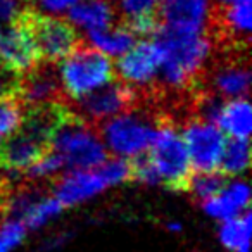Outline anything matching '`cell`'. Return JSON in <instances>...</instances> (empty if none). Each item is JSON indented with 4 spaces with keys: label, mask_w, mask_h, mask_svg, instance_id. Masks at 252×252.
I'll return each instance as SVG.
<instances>
[{
    "label": "cell",
    "mask_w": 252,
    "mask_h": 252,
    "mask_svg": "<svg viewBox=\"0 0 252 252\" xmlns=\"http://www.w3.org/2000/svg\"><path fill=\"white\" fill-rule=\"evenodd\" d=\"M158 128L156 112L149 105L135 100L130 111L102 121L97 126V131L116 156L133 158L149 151Z\"/></svg>",
    "instance_id": "cell-1"
},
{
    "label": "cell",
    "mask_w": 252,
    "mask_h": 252,
    "mask_svg": "<svg viewBox=\"0 0 252 252\" xmlns=\"http://www.w3.org/2000/svg\"><path fill=\"white\" fill-rule=\"evenodd\" d=\"M52 149L64 159V168L69 169H94L100 166L107 156V147L102 142L97 128L88 125L85 119L69 114L63 121L52 142Z\"/></svg>",
    "instance_id": "cell-2"
},
{
    "label": "cell",
    "mask_w": 252,
    "mask_h": 252,
    "mask_svg": "<svg viewBox=\"0 0 252 252\" xmlns=\"http://www.w3.org/2000/svg\"><path fill=\"white\" fill-rule=\"evenodd\" d=\"M59 74L67 98L74 100L114 80L116 69L107 54L81 40L76 49L61 61Z\"/></svg>",
    "instance_id": "cell-3"
},
{
    "label": "cell",
    "mask_w": 252,
    "mask_h": 252,
    "mask_svg": "<svg viewBox=\"0 0 252 252\" xmlns=\"http://www.w3.org/2000/svg\"><path fill=\"white\" fill-rule=\"evenodd\" d=\"M14 19L26 30L42 61L59 64L81 42L69 21L42 14L30 5H25Z\"/></svg>",
    "instance_id": "cell-4"
},
{
    "label": "cell",
    "mask_w": 252,
    "mask_h": 252,
    "mask_svg": "<svg viewBox=\"0 0 252 252\" xmlns=\"http://www.w3.org/2000/svg\"><path fill=\"white\" fill-rule=\"evenodd\" d=\"M147 154L156 168L159 183L173 192L189 190L193 168L185 142L176 128H158Z\"/></svg>",
    "instance_id": "cell-5"
},
{
    "label": "cell",
    "mask_w": 252,
    "mask_h": 252,
    "mask_svg": "<svg viewBox=\"0 0 252 252\" xmlns=\"http://www.w3.org/2000/svg\"><path fill=\"white\" fill-rule=\"evenodd\" d=\"M67 104L74 114L97 128L105 119L130 111L135 104V90L123 80L114 78L102 87L81 95L80 98L69 100Z\"/></svg>",
    "instance_id": "cell-6"
},
{
    "label": "cell",
    "mask_w": 252,
    "mask_h": 252,
    "mask_svg": "<svg viewBox=\"0 0 252 252\" xmlns=\"http://www.w3.org/2000/svg\"><path fill=\"white\" fill-rule=\"evenodd\" d=\"M182 135L192 161V168L197 171L218 169L226 140L216 125L202 119H190L182 126Z\"/></svg>",
    "instance_id": "cell-7"
},
{
    "label": "cell",
    "mask_w": 252,
    "mask_h": 252,
    "mask_svg": "<svg viewBox=\"0 0 252 252\" xmlns=\"http://www.w3.org/2000/svg\"><path fill=\"white\" fill-rule=\"evenodd\" d=\"M19 100L23 105L35 104H67L66 92H64L57 63L40 59L30 69L23 71L19 80Z\"/></svg>",
    "instance_id": "cell-8"
},
{
    "label": "cell",
    "mask_w": 252,
    "mask_h": 252,
    "mask_svg": "<svg viewBox=\"0 0 252 252\" xmlns=\"http://www.w3.org/2000/svg\"><path fill=\"white\" fill-rule=\"evenodd\" d=\"M161 66V54L152 42H138L119 57L116 74L130 87H145L154 81Z\"/></svg>",
    "instance_id": "cell-9"
},
{
    "label": "cell",
    "mask_w": 252,
    "mask_h": 252,
    "mask_svg": "<svg viewBox=\"0 0 252 252\" xmlns=\"http://www.w3.org/2000/svg\"><path fill=\"white\" fill-rule=\"evenodd\" d=\"M50 151V145L30 137L18 128L0 144V169L14 173L25 171L45 158Z\"/></svg>",
    "instance_id": "cell-10"
},
{
    "label": "cell",
    "mask_w": 252,
    "mask_h": 252,
    "mask_svg": "<svg viewBox=\"0 0 252 252\" xmlns=\"http://www.w3.org/2000/svg\"><path fill=\"white\" fill-rule=\"evenodd\" d=\"M209 7L211 0H161L159 21L161 26L178 32L202 33Z\"/></svg>",
    "instance_id": "cell-11"
},
{
    "label": "cell",
    "mask_w": 252,
    "mask_h": 252,
    "mask_svg": "<svg viewBox=\"0 0 252 252\" xmlns=\"http://www.w3.org/2000/svg\"><path fill=\"white\" fill-rule=\"evenodd\" d=\"M40 61L26 30L16 19L0 28V63L23 73Z\"/></svg>",
    "instance_id": "cell-12"
},
{
    "label": "cell",
    "mask_w": 252,
    "mask_h": 252,
    "mask_svg": "<svg viewBox=\"0 0 252 252\" xmlns=\"http://www.w3.org/2000/svg\"><path fill=\"white\" fill-rule=\"evenodd\" d=\"M54 187H56L57 200L63 204V207H69L97 195L98 192H102L109 185L100 176V173L97 171V168H94L74 169V171L56 180Z\"/></svg>",
    "instance_id": "cell-13"
},
{
    "label": "cell",
    "mask_w": 252,
    "mask_h": 252,
    "mask_svg": "<svg viewBox=\"0 0 252 252\" xmlns=\"http://www.w3.org/2000/svg\"><path fill=\"white\" fill-rule=\"evenodd\" d=\"M69 21L87 33L102 32L119 23V14L114 0H78L69 9Z\"/></svg>",
    "instance_id": "cell-14"
},
{
    "label": "cell",
    "mask_w": 252,
    "mask_h": 252,
    "mask_svg": "<svg viewBox=\"0 0 252 252\" xmlns=\"http://www.w3.org/2000/svg\"><path fill=\"white\" fill-rule=\"evenodd\" d=\"M119 21L137 36L152 35L161 26L159 2L161 0H114Z\"/></svg>",
    "instance_id": "cell-15"
},
{
    "label": "cell",
    "mask_w": 252,
    "mask_h": 252,
    "mask_svg": "<svg viewBox=\"0 0 252 252\" xmlns=\"http://www.w3.org/2000/svg\"><path fill=\"white\" fill-rule=\"evenodd\" d=\"M249 200H251V190L247 183L233 182L228 183L218 195L204 200L202 207L213 218L224 221L237 216L240 211L249 209Z\"/></svg>",
    "instance_id": "cell-16"
},
{
    "label": "cell",
    "mask_w": 252,
    "mask_h": 252,
    "mask_svg": "<svg viewBox=\"0 0 252 252\" xmlns=\"http://www.w3.org/2000/svg\"><path fill=\"white\" fill-rule=\"evenodd\" d=\"M216 126L233 138H249L252 126V111L247 97L230 98L223 104Z\"/></svg>",
    "instance_id": "cell-17"
},
{
    "label": "cell",
    "mask_w": 252,
    "mask_h": 252,
    "mask_svg": "<svg viewBox=\"0 0 252 252\" xmlns=\"http://www.w3.org/2000/svg\"><path fill=\"white\" fill-rule=\"evenodd\" d=\"M88 43L107 56H123L137 43V35L119 21L102 32H88Z\"/></svg>",
    "instance_id": "cell-18"
},
{
    "label": "cell",
    "mask_w": 252,
    "mask_h": 252,
    "mask_svg": "<svg viewBox=\"0 0 252 252\" xmlns=\"http://www.w3.org/2000/svg\"><path fill=\"white\" fill-rule=\"evenodd\" d=\"M251 226L252 218L249 209H245L242 216H233L230 220H224L220 228V238L223 245L233 252H249Z\"/></svg>",
    "instance_id": "cell-19"
},
{
    "label": "cell",
    "mask_w": 252,
    "mask_h": 252,
    "mask_svg": "<svg viewBox=\"0 0 252 252\" xmlns=\"http://www.w3.org/2000/svg\"><path fill=\"white\" fill-rule=\"evenodd\" d=\"M251 164V145L249 138H233L224 142L223 152H221L218 171H221L226 176L240 175L247 171Z\"/></svg>",
    "instance_id": "cell-20"
},
{
    "label": "cell",
    "mask_w": 252,
    "mask_h": 252,
    "mask_svg": "<svg viewBox=\"0 0 252 252\" xmlns=\"http://www.w3.org/2000/svg\"><path fill=\"white\" fill-rule=\"evenodd\" d=\"M226 185L228 176L218 171V169H214V171H197V175L193 173L192 178H190V185L187 192H190L202 204L204 200L218 195Z\"/></svg>",
    "instance_id": "cell-21"
},
{
    "label": "cell",
    "mask_w": 252,
    "mask_h": 252,
    "mask_svg": "<svg viewBox=\"0 0 252 252\" xmlns=\"http://www.w3.org/2000/svg\"><path fill=\"white\" fill-rule=\"evenodd\" d=\"M63 209V204L57 200V197L45 195L43 199H40L38 202L30 207V211L23 216L21 221L25 223L26 228H38L43 223H47L50 218L59 214Z\"/></svg>",
    "instance_id": "cell-22"
},
{
    "label": "cell",
    "mask_w": 252,
    "mask_h": 252,
    "mask_svg": "<svg viewBox=\"0 0 252 252\" xmlns=\"http://www.w3.org/2000/svg\"><path fill=\"white\" fill-rule=\"evenodd\" d=\"M97 171L105 180L107 185H116L131 180L130 161L121 158H107L100 166H97Z\"/></svg>",
    "instance_id": "cell-23"
},
{
    "label": "cell",
    "mask_w": 252,
    "mask_h": 252,
    "mask_svg": "<svg viewBox=\"0 0 252 252\" xmlns=\"http://www.w3.org/2000/svg\"><path fill=\"white\" fill-rule=\"evenodd\" d=\"M130 171H131V180H135V182L147 183V185H156V183H159L158 173H156V168H154V164H152L151 158H149L147 151L131 158Z\"/></svg>",
    "instance_id": "cell-24"
},
{
    "label": "cell",
    "mask_w": 252,
    "mask_h": 252,
    "mask_svg": "<svg viewBox=\"0 0 252 252\" xmlns=\"http://www.w3.org/2000/svg\"><path fill=\"white\" fill-rule=\"evenodd\" d=\"M26 235V226L19 220H4L0 224V252H11L21 244Z\"/></svg>",
    "instance_id": "cell-25"
},
{
    "label": "cell",
    "mask_w": 252,
    "mask_h": 252,
    "mask_svg": "<svg viewBox=\"0 0 252 252\" xmlns=\"http://www.w3.org/2000/svg\"><path fill=\"white\" fill-rule=\"evenodd\" d=\"M19 80H21V73L11 69L4 63H0V100L18 97Z\"/></svg>",
    "instance_id": "cell-26"
},
{
    "label": "cell",
    "mask_w": 252,
    "mask_h": 252,
    "mask_svg": "<svg viewBox=\"0 0 252 252\" xmlns=\"http://www.w3.org/2000/svg\"><path fill=\"white\" fill-rule=\"evenodd\" d=\"M25 5V0H0V28L12 23Z\"/></svg>",
    "instance_id": "cell-27"
},
{
    "label": "cell",
    "mask_w": 252,
    "mask_h": 252,
    "mask_svg": "<svg viewBox=\"0 0 252 252\" xmlns=\"http://www.w3.org/2000/svg\"><path fill=\"white\" fill-rule=\"evenodd\" d=\"M78 0H40V7L52 14H63L69 11Z\"/></svg>",
    "instance_id": "cell-28"
},
{
    "label": "cell",
    "mask_w": 252,
    "mask_h": 252,
    "mask_svg": "<svg viewBox=\"0 0 252 252\" xmlns=\"http://www.w3.org/2000/svg\"><path fill=\"white\" fill-rule=\"evenodd\" d=\"M216 4H235V2H240V0H214Z\"/></svg>",
    "instance_id": "cell-29"
}]
</instances>
